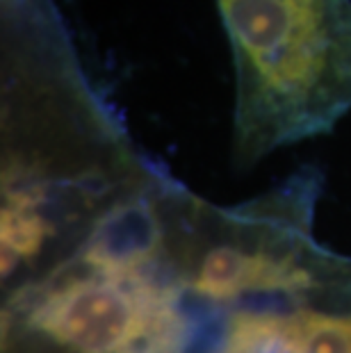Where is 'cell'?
<instances>
[{"instance_id":"1","label":"cell","mask_w":351,"mask_h":353,"mask_svg":"<svg viewBox=\"0 0 351 353\" xmlns=\"http://www.w3.org/2000/svg\"><path fill=\"white\" fill-rule=\"evenodd\" d=\"M7 353H349L351 260L263 230L132 151L57 176Z\"/></svg>"},{"instance_id":"2","label":"cell","mask_w":351,"mask_h":353,"mask_svg":"<svg viewBox=\"0 0 351 353\" xmlns=\"http://www.w3.org/2000/svg\"><path fill=\"white\" fill-rule=\"evenodd\" d=\"M235 64L233 157L331 132L351 112V0H214Z\"/></svg>"}]
</instances>
